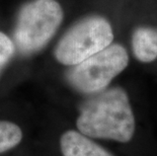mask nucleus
<instances>
[{
	"label": "nucleus",
	"mask_w": 157,
	"mask_h": 156,
	"mask_svg": "<svg viewBox=\"0 0 157 156\" xmlns=\"http://www.w3.org/2000/svg\"><path fill=\"white\" fill-rule=\"evenodd\" d=\"M60 149L63 156H113L90 138L73 130L62 134Z\"/></svg>",
	"instance_id": "obj_5"
},
{
	"label": "nucleus",
	"mask_w": 157,
	"mask_h": 156,
	"mask_svg": "<svg viewBox=\"0 0 157 156\" xmlns=\"http://www.w3.org/2000/svg\"><path fill=\"white\" fill-rule=\"evenodd\" d=\"M63 18V8L57 0L25 2L15 21L12 40L15 50L25 56L41 51L55 36Z\"/></svg>",
	"instance_id": "obj_2"
},
{
	"label": "nucleus",
	"mask_w": 157,
	"mask_h": 156,
	"mask_svg": "<svg viewBox=\"0 0 157 156\" xmlns=\"http://www.w3.org/2000/svg\"><path fill=\"white\" fill-rule=\"evenodd\" d=\"M87 99L76 120L78 131L88 138L128 143L135 133V117L129 95L122 87L103 89Z\"/></svg>",
	"instance_id": "obj_1"
},
{
	"label": "nucleus",
	"mask_w": 157,
	"mask_h": 156,
	"mask_svg": "<svg viewBox=\"0 0 157 156\" xmlns=\"http://www.w3.org/2000/svg\"><path fill=\"white\" fill-rule=\"evenodd\" d=\"M15 53V46L12 40L4 32H0V75Z\"/></svg>",
	"instance_id": "obj_8"
},
{
	"label": "nucleus",
	"mask_w": 157,
	"mask_h": 156,
	"mask_svg": "<svg viewBox=\"0 0 157 156\" xmlns=\"http://www.w3.org/2000/svg\"><path fill=\"white\" fill-rule=\"evenodd\" d=\"M132 50L137 60L150 63L157 59V29L139 26L132 35Z\"/></svg>",
	"instance_id": "obj_6"
},
{
	"label": "nucleus",
	"mask_w": 157,
	"mask_h": 156,
	"mask_svg": "<svg viewBox=\"0 0 157 156\" xmlns=\"http://www.w3.org/2000/svg\"><path fill=\"white\" fill-rule=\"evenodd\" d=\"M22 140V131L18 125L9 121H0V153L16 147Z\"/></svg>",
	"instance_id": "obj_7"
},
{
	"label": "nucleus",
	"mask_w": 157,
	"mask_h": 156,
	"mask_svg": "<svg viewBox=\"0 0 157 156\" xmlns=\"http://www.w3.org/2000/svg\"><path fill=\"white\" fill-rule=\"evenodd\" d=\"M112 25L101 15H89L73 25L60 39L55 58L66 66H74L113 44Z\"/></svg>",
	"instance_id": "obj_3"
},
{
	"label": "nucleus",
	"mask_w": 157,
	"mask_h": 156,
	"mask_svg": "<svg viewBox=\"0 0 157 156\" xmlns=\"http://www.w3.org/2000/svg\"><path fill=\"white\" fill-rule=\"evenodd\" d=\"M129 64V54L120 44H111L67 72V80L77 91L94 94L105 89Z\"/></svg>",
	"instance_id": "obj_4"
}]
</instances>
